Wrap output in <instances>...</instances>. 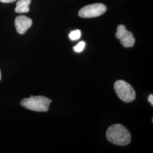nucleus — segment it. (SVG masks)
<instances>
[{
    "mask_svg": "<svg viewBox=\"0 0 153 153\" xmlns=\"http://www.w3.org/2000/svg\"><path fill=\"white\" fill-rule=\"evenodd\" d=\"M106 137L109 142L120 146L128 145L131 141V135L129 131L121 124H114L108 128Z\"/></svg>",
    "mask_w": 153,
    "mask_h": 153,
    "instance_id": "obj_1",
    "label": "nucleus"
},
{
    "mask_svg": "<svg viewBox=\"0 0 153 153\" xmlns=\"http://www.w3.org/2000/svg\"><path fill=\"white\" fill-rule=\"evenodd\" d=\"M51 103V99L44 96H31L22 100L21 104L23 107L33 111L47 112Z\"/></svg>",
    "mask_w": 153,
    "mask_h": 153,
    "instance_id": "obj_2",
    "label": "nucleus"
},
{
    "mask_svg": "<svg viewBox=\"0 0 153 153\" xmlns=\"http://www.w3.org/2000/svg\"><path fill=\"white\" fill-rule=\"evenodd\" d=\"M114 89L118 97L126 103L133 101L136 97V91L131 85L123 80H119L114 84Z\"/></svg>",
    "mask_w": 153,
    "mask_h": 153,
    "instance_id": "obj_3",
    "label": "nucleus"
},
{
    "mask_svg": "<svg viewBox=\"0 0 153 153\" xmlns=\"http://www.w3.org/2000/svg\"><path fill=\"white\" fill-rule=\"evenodd\" d=\"M107 11V7L102 4H94L85 6L78 13L79 16L85 18H94L100 16Z\"/></svg>",
    "mask_w": 153,
    "mask_h": 153,
    "instance_id": "obj_4",
    "label": "nucleus"
},
{
    "mask_svg": "<svg viewBox=\"0 0 153 153\" xmlns=\"http://www.w3.org/2000/svg\"><path fill=\"white\" fill-rule=\"evenodd\" d=\"M116 37L120 40L121 44L126 48L133 47L135 43L133 33L128 31L126 27L122 25L117 26Z\"/></svg>",
    "mask_w": 153,
    "mask_h": 153,
    "instance_id": "obj_5",
    "label": "nucleus"
},
{
    "mask_svg": "<svg viewBox=\"0 0 153 153\" xmlns=\"http://www.w3.org/2000/svg\"><path fill=\"white\" fill-rule=\"evenodd\" d=\"M33 25V21L29 17L19 16L16 18L15 26L16 31L19 34H24Z\"/></svg>",
    "mask_w": 153,
    "mask_h": 153,
    "instance_id": "obj_6",
    "label": "nucleus"
},
{
    "mask_svg": "<svg viewBox=\"0 0 153 153\" xmlns=\"http://www.w3.org/2000/svg\"><path fill=\"white\" fill-rule=\"evenodd\" d=\"M31 0H18L16 2L15 11L17 13H25L30 11V5Z\"/></svg>",
    "mask_w": 153,
    "mask_h": 153,
    "instance_id": "obj_7",
    "label": "nucleus"
},
{
    "mask_svg": "<svg viewBox=\"0 0 153 153\" xmlns=\"http://www.w3.org/2000/svg\"><path fill=\"white\" fill-rule=\"evenodd\" d=\"M81 33L79 30L72 31L69 35V37L71 40H76L81 38Z\"/></svg>",
    "mask_w": 153,
    "mask_h": 153,
    "instance_id": "obj_8",
    "label": "nucleus"
},
{
    "mask_svg": "<svg viewBox=\"0 0 153 153\" xmlns=\"http://www.w3.org/2000/svg\"><path fill=\"white\" fill-rule=\"evenodd\" d=\"M86 45V43L85 42H80L78 44H76L75 47H73V49L74 50L75 52L79 53L83 51V50L85 48Z\"/></svg>",
    "mask_w": 153,
    "mask_h": 153,
    "instance_id": "obj_9",
    "label": "nucleus"
},
{
    "mask_svg": "<svg viewBox=\"0 0 153 153\" xmlns=\"http://www.w3.org/2000/svg\"><path fill=\"white\" fill-rule=\"evenodd\" d=\"M148 100L149 102V103L152 104V105H153V94H151L149 95V98H148Z\"/></svg>",
    "mask_w": 153,
    "mask_h": 153,
    "instance_id": "obj_10",
    "label": "nucleus"
},
{
    "mask_svg": "<svg viewBox=\"0 0 153 153\" xmlns=\"http://www.w3.org/2000/svg\"><path fill=\"white\" fill-rule=\"evenodd\" d=\"M16 0H0V2L3 3H11L14 2Z\"/></svg>",
    "mask_w": 153,
    "mask_h": 153,
    "instance_id": "obj_11",
    "label": "nucleus"
},
{
    "mask_svg": "<svg viewBox=\"0 0 153 153\" xmlns=\"http://www.w3.org/2000/svg\"><path fill=\"white\" fill-rule=\"evenodd\" d=\"M1 79V71H0V81Z\"/></svg>",
    "mask_w": 153,
    "mask_h": 153,
    "instance_id": "obj_12",
    "label": "nucleus"
}]
</instances>
